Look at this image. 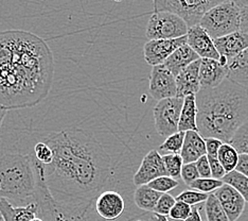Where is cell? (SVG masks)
<instances>
[{"instance_id":"1","label":"cell","mask_w":248,"mask_h":221,"mask_svg":"<svg viewBox=\"0 0 248 221\" xmlns=\"http://www.w3.org/2000/svg\"><path fill=\"white\" fill-rule=\"evenodd\" d=\"M54 61L43 38L22 30L0 32V106L32 107L51 90Z\"/></svg>"},{"instance_id":"2","label":"cell","mask_w":248,"mask_h":221,"mask_svg":"<svg viewBox=\"0 0 248 221\" xmlns=\"http://www.w3.org/2000/svg\"><path fill=\"white\" fill-rule=\"evenodd\" d=\"M45 143L53 151L52 163L45 166L53 194L95 199L111 174V158L103 146L78 128L50 133Z\"/></svg>"},{"instance_id":"3","label":"cell","mask_w":248,"mask_h":221,"mask_svg":"<svg viewBox=\"0 0 248 221\" xmlns=\"http://www.w3.org/2000/svg\"><path fill=\"white\" fill-rule=\"evenodd\" d=\"M197 130L202 137L230 144L234 133L248 120V89L229 79L214 88L196 94Z\"/></svg>"},{"instance_id":"4","label":"cell","mask_w":248,"mask_h":221,"mask_svg":"<svg viewBox=\"0 0 248 221\" xmlns=\"http://www.w3.org/2000/svg\"><path fill=\"white\" fill-rule=\"evenodd\" d=\"M36 173L38 217L44 221H106L95 211V199L53 194L49 188L44 164L32 156Z\"/></svg>"},{"instance_id":"5","label":"cell","mask_w":248,"mask_h":221,"mask_svg":"<svg viewBox=\"0 0 248 221\" xmlns=\"http://www.w3.org/2000/svg\"><path fill=\"white\" fill-rule=\"evenodd\" d=\"M36 173L32 155L8 153L0 158V198L27 205L35 201Z\"/></svg>"},{"instance_id":"6","label":"cell","mask_w":248,"mask_h":221,"mask_svg":"<svg viewBox=\"0 0 248 221\" xmlns=\"http://www.w3.org/2000/svg\"><path fill=\"white\" fill-rule=\"evenodd\" d=\"M199 25L204 28L213 39L240 31L241 9L228 0L208 11Z\"/></svg>"},{"instance_id":"7","label":"cell","mask_w":248,"mask_h":221,"mask_svg":"<svg viewBox=\"0 0 248 221\" xmlns=\"http://www.w3.org/2000/svg\"><path fill=\"white\" fill-rule=\"evenodd\" d=\"M228 0H153L154 12H171L182 17L189 28L200 24L208 11Z\"/></svg>"},{"instance_id":"8","label":"cell","mask_w":248,"mask_h":221,"mask_svg":"<svg viewBox=\"0 0 248 221\" xmlns=\"http://www.w3.org/2000/svg\"><path fill=\"white\" fill-rule=\"evenodd\" d=\"M189 27L182 17L166 11L154 12L151 15L145 35L152 39H174L186 36Z\"/></svg>"},{"instance_id":"9","label":"cell","mask_w":248,"mask_h":221,"mask_svg":"<svg viewBox=\"0 0 248 221\" xmlns=\"http://www.w3.org/2000/svg\"><path fill=\"white\" fill-rule=\"evenodd\" d=\"M184 105V98L173 97L157 102L153 110L156 131L163 137L178 132L179 119Z\"/></svg>"},{"instance_id":"10","label":"cell","mask_w":248,"mask_h":221,"mask_svg":"<svg viewBox=\"0 0 248 221\" xmlns=\"http://www.w3.org/2000/svg\"><path fill=\"white\" fill-rule=\"evenodd\" d=\"M149 92L157 101L177 97L176 77L163 64L154 66L150 76Z\"/></svg>"},{"instance_id":"11","label":"cell","mask_w":248,"mask_h":221,"mask_svg":"<svg viewBox=\"0 0 248 221\" xmlns=\"http://www.w3.org/2000/svg\"><path fill=\"white\" fill-rule=\"evenodd\" d=\"M187 35L174 39H152L146 42L143 47V56L146 63L151 66L165 64L174 51L187 44Z\"/></svg>"},{"instance_id":"12","label":"cell","mask_w":248,"mask_h":221,"mask_svg":"<svg viewBox=\"0 0 248 221\" xmlns=\"http://www.w3.org/2000/svg\"><path fill=\"white\" fill-rule=\"evenodd\" d=\"M162 175H169L163 158L157 150H151L143 157L137 172L134 174L133 182L137 187L148 185L152 181Z\"/></svg>"},{"instance_id":"13","label":"cell","mask_w":248,"mask_h":221,"mask_svg":"<svg viewBox=\"0 0 248 221\" xmlns=\"http://www.w3.org/2000/svg\"><path fill=\"white\" fill-rule=\"evenodd\" d=\"M187 38V44L199 54L201 59H212L217 61L221 59V55L214 45L213 38L200 25L189 28Z\"/></svg>"},{"instance_id":"14","label":"cell","mask_w":248,"mask_h":221,"mask_svg":"<svg viewBox=\"0 0 248 221\" xmlns=\"http://www.w3.org/2000/svg\"><path fill=\"white\" fill-rule=\"evenodd\" d=\"M213 194L221 203L230 221H236L241 217L244 212L246 201L238 190L234 189L232 186L224 183Z\"/></svg>"},{"instance_id":"15","label":"cell","mask_w":248,"mask_h":221,"mask_svg":"<svg viewBox=\"0 0 248 221\" xmlns=\"http://www.w3.org/2000/svg\"><path fill=\"white\" fill-rule=\"evenodd\" d=\"M95 211L106 221L119 218L125 209V202L117 191L107 190L95 198Z\"/></svg>"},{"instance_id":"16","label":"cell","mask_w":248,"mask_h":221,"mask_svg":"<svg viewBox=\"0 0 248 221\" xmlns=\"http://www.w3.org/2000/svg\"><path fill=\"white\" fill-rule=\"evenodd\" d=\"M213 41L219 55L228 62L248 48V34L241 30Z\"/></svg>"},{"instance_id":"17","label":"cell","mask_w":248,"mask_h":221,"mask_svg":"<svg viewBox=\"0 0 248 221\" xmlns=\"http://www.w3.org/2000/svg\"><path fill=\"white\" fill-rule=\"evenodd\" d=\"M228 67L219 60L201 59L200 81L202 88H214L227 79Z\"/></svg>"},{"instance_id":"18","label":"cell","mask_w":248,"mask_h":221,"mask_svg":"<svg viewBox=\"0 0 248 221\" xmlns=\"http://www.w3.org/2000/svg\"><path fill=\"white\" fill-rule=\"evenodd\" d=\"M201 59L193 62L176 77L177 97L185 98L189 95H196L201 90L200 81Z\"/></svg>"},{"instance_id":"19","label":"cell","mask_w":248,"mask_h":221,"mask_svg":"<svg viewBox=\"0 0 248 221\" xmlns=\"http://www.w3.org/2000/svg\"><path fill=\"white\" fill-rule=\"evenodd\" d=\"M0 213L4 221H31L38 216V205L34 201L15 207L8 199L0 198Z\"/></svg>"},{"instance_id":"20","label":"cell","mask_w":248,"mask_h":221,"mask_svg":"<svg viewBox=\"0 0 248 221\" xmlns=\"http://www.w3.org/2000/svg\"><path fill=\"white\" fill-rule=\"evenodd\" d=\"M207 155L205 138L199 131H188L185 135V141L180 156L184 164L195 163L200 157Z\"/></svg>"},{"instance_id":"21","label":"cell","mask_w":248,"mask_h":221,"mask_svg":"<svg viewBox=\"0 0 248 221\" xmlns=\"http://www.w3.org/2000/svg\"><path fill=\"white\" fill-rule=\"evenodd\" d=\"M200 59L201 58L199 54H197L188 44H185L174 51V52L169 56L163 65H165L174 76L177 77L186 67H188L190 64H192L193 62Z\"/></svg>"},{"instance_id":"22","label":"cell","mask_w":248,"mask_h":221,"mask_svg":"<svg viewBox=\"0 0 248 221\" xmlns=\"http://www.w3.org/2000/svg\"><path fill=\"white\" fill-rule=\"evenodd\" d=\"M227 79L248 89V48L228 62Z\"/></svg>"},{"instance_id":"23","label":"cell","mask_w":248,"mask_h":221,"mask_svg":"<svg viewBox=\"0 0 248 221\" xmlns=\"http://www.w3.org/2000/svg\"><path fill=\"white\" fill-rule=\"evenodd\" d=\"M178 131H199L197 130V103L196 95H189L184 98V105L180 114Z\"/></svg>"},{"instance_id":"24","label":"cell","mask_w":248,"mask_h":221,"mask_svg":"<svg viewBox=\"0 0 248 221\" xmlns=\"http://www.w3.org/2000/svg\"><path fill=\"white\" fill-rule=\"evenodd\" d=\"M162 194L151 188L149 185L138 186L134 192L135 204L144 212L152 213L155 211L157 202L160 199Z\"/></svg>"},{"instance_id":"25","label":"cell","mask_w":248,"mask_h":221,"mask_svg":"<svg viewBox=\"0 0 248 221\" xmlns=\"http://www.w3.org/2000/svg\"><path fill=\"white\" fill-rule=\"evenodd\" d=\"M239 156L240 153L235 150L232 145L224 143L218 151L217 160L222 164L224 169L228 173L235 170L239 162Z\"/></svg>"},{"instance_id":"26","label":"cell","mask_w":248,"mask_h":221,"mask_svg":"<svg viewBox=\"0 0 248 221\" xmlns=\"http://www.w3.org/2000/svg\"><path fill=\"white\" fill-rule=\"evenodd\" d=\"M205 212L207 221H230L226 212L224 211L221 203L213 192L209 195L205 202Z\"/></svg>"},{"instance_id":"27","label":"cell","mask_w":248,"mask_h":221,"mask_svg":"<svg viewBox=\"0 0 248 221\" xmlns=\"http://www.w3.org/2000/svg\"><path fill=\"white\" fill-rule=\"evenodd\" d=\"M222 181L225 184L232 186L234 189L238 190L245 199L246 203H248V178L246 175L233 170V171L226 173Z\"/></svg>"},{"instance_id":"28","label":"cell","mask_w":248,"mask_h":221,"mask_svg":"<svg viewBox=\"0 0 248 221\" xmlns=\"http://www.w3.org/2000/svg\"><path fill=\"white\" fill-rule=\"evenodd\" d=\"M163 162L167 169L168 174L173 179L180 178L182 174V169L184 166L183 157L180 154H173V153H168V154L162 155Z\"/></svg>"},{"instance_id":"29","label":"cell","mask_w":248,"mask_h":221,"mask_svg":"<svg viewBox=\"0 0 248 221\" xmlns=\"http://www.w3.org/2000/svg\"><path fill=\"white\" fill-rule=\"evenodd\" d=\"M185 135L186 132L178 131L177 133L169 136L159 147V150L168 153H173V154H180L184 146Z\"/></svg>"},{"instance_id":"30","label":"cell","mask_w":248,"mask_h":221,"mask_svg":"<svg viewBox=\"0 0 248 221\" xmlns=\"http://www.w3.org/2000/svg\"><path fill=\"white\" fill-rule=\"evenodd\" d=\"M230 144L234 147L240 154L242 153L248 154V120L236 130Z\"/></svg>"},{"instance_id":"31","label":"cell","mask_w":248,"mask_h":221,"mask_svg":"<svg viewBox=\"0 0 248 221\" xmlns=\"http://www.w3.org/2000/svg\"><path fill=\"white\" fill-rule=\"evenodd\" d=\"M224 182L222 180H217L214 178H200L191 184L189 187L191 188L201 191V192H205V194H212V192L218 189L219 187L223 186Z\"/></svg>"},{"instance_id":"32","label":"cell","mask_w":248,"mask_h":221,"mask_svg":"<svg viewBox=\"0 0 248 221\" xmlns=\"http://www.w3.org/2000/svg\"><path fill=\"white\" fill-rule=\"evenodd\" d=\"M148 185L160 194H168L170 190L176 188L178 186V181L171 178L170 175H162V177L152 181Z\"/></svg>"},{"instance_id":"33","label":"cell","mask_w":248,"mask_h":221,"mask_svg":"<svg viewBox=\"0 0 248 221\" xmlns=\"http://www.w3.org/2000/svg\"><path fill=\"white\" fill-rule=\"evenodd\" d=\"M210 194H205V192H201L197 190H185L182 194H179L176 198V201H182L189 204L191 206L199 205V204L206 202L208 197Z\"/></svg>"},{"instance_id":"34","label":"cell","mask_w":248,"mask_h":221,"mask_svg":"<svg viewBox=\"0 0 248 221\" xmlns=\"http://www.w3.org/2000/svg\"><path fill=\"white\" fill-rule=\"evenodd\" d=\"M34 154L36 160L44 164L45 166L50 165L53 161V151L45 141H41L35 145Z\"/></svg>"},{"instance_id":"35","label":"cell","mask_w":248,"mask_h":221,"mask_svg":"<svg viewBox=\"0 0 248 221\" xmlns=\"http://www.w3.org/2000/svg\"><path fill=\"white\" fill-rule=\"evenodd\" d=\"M176 203V198H174L172 195L162 194L160 199L157 202V205L155 207V213L162 215V216H169L171 213V209Z\"/></svg>"},{"instance_id":"36","label":"cell","mask_w":248,"mask_h":221,"mask_svg":"<svg viewBox=\"0 0 248 221\" xmlns=\"http://www.w3.org/2000/svg\"><path fill=\"white\" fill-rule=\"evenodd\" d=\"M191 213H192V206L185 202L176 201L175 205L171 209V213L169 215V217L173 220L185 221L186 219L189 218Z\"/></svg>"},{"instance_id":"37","label":"cell","mask_w":248,"mask_h":221,"mask_svg":"<svg viewBox=\"0 0 248 221\" xmlns=\"http://www.w3.org/2000/svg\"><path fill=\"white\" fill-rule=\"evenodd\" d=\"M180 178L183 179L185 184H187L188 186H190L197 179H200L201 175L199 173V170H197L195 163L184 164Z\"/></svg>"},{"instance_id":"38","label":"cell","mask_w":248,"mask_h":221,"mask_svg":"<svg viewBox=\"0 0 248 221\" xmlns=\"http://www.w3.org/2000/svg\"><path fill=\"white\" fill-rule=\"evenodd\" d=\"M206 150H207V156L208 157H217L218 151L221 149L222 145L224 144L221 139L214 138V137H206Z\"/></svg>"},{"instance_id":"39","label":"cell","mask_w":248,"mask_h":221,"mask_svg":"<svg viewBox=\"0 0 248 221\" xmlns=\"http://www.w3.org/2000/svg\"><path fill=\"white\" fill-rule=\"evenodd\" d=\"M195 165L197 167V170H199L201 178H212L209 158H208L207 155L200 157L199 160L195 162Z\"/></svg>"},{"instance_id":"40","label":"cell","mask_w":248,"mask_h":221,"mask_svg":"<svg viewBox=\"0 0 248 221\" xmlns=\"http://www.w3.org/2000/svg\"><path fill=\"white\" fill-rule=\"evenodd\" d=\"M208 158H209L212 178L217 179V180H223V178L226 175L227 172L226 170L224 169L222 164L217 160V157H208Z\"/></svg>"},{"instance_id":"41","label":"cell","mask_w":248,"mask_h":221,"mask_svg":"<svg viewBox=\"0 0 248 221\" xmlns=\"http://www.w3.org/2000/svg\"><path fill=\"white\" fill-rule=\"evenodd\" d=\"M235 170L238 172L246 175L248 178V154H246V153H242V154H240L239 162Z\"/></svg>"},{"instance_id":"42","label":"cell","mask_w":248,"mask_h":221,"mask_svg":"<svg viewBox=\"0 0 248 221\" xmlns=\"http://www.w3.org/2000/svg\"><path fill=\"white\" fill-rule=\"evenodd\" d=\"M240 30L248 34V7L241 9V27Z\"/></svg>"},{"instance_id":"43","label":"cell","mask_w":248,"mask_h":221,"mask_svg":"<svg viewBox=\"0 0 248 221\" xmlns=\"http://www.w3.org/2000/svg\"><path fill=\"white\" fill-rule=\"evenodd\" d=\"M185 221H202L200 214V209L197 207V205L192 206V213H191L189 218L186 219Z\"/></svg>"},{"instance_id":"44","label":"cell","mask_w":248,"mask_h":221,"mask_svg":"<svg viewBox=\"0 0 248 221\" xmlns=\"http://www.w3.org/2000/svg\"><path fill=\"white\" fill-rule=\"evenodd\" d=\"M149 221H169V219L167 218V216H162V215L152 212L149 217Z\"/></svg>"},{"instance_id":"45","label":"cell","mask_w":248,"mask_h":221,"mask_svg":"<svg viewBox=\"0 0 248 221\" xmlns=\"http://www.w3.org/2000/svg\"><path fill=\"white\" fill-rule=\"evenodd\" d=\"M235 5H238L240 9L248 7V0H231Z\"/></svg>"},{"instance_id":"46","label":"cell","mask_w":248,"mask_h":221,"mask_svg":"<svg viewBox=\"0 0 248 221\" xmlns=\"http://www.w3.org/2000/svg\"><path fill=\"white\" fill-rule=\"evenodd\" d=\"M8 114V110L4 109V107L0 106V128L2 126V122L4 120V117Z\"/></svg>"},{"instance_id":"47","label":"cell","mask_w":248,"mask_h":221,"mask_svg":"<svg viewBox=\"0 0 248 221\" xmlns=\"http://www.w3.org/2000/svg\"><path fill=\"white\" fill-rule=\"evenodd\" d=\"M31 221H44V220H43V219H42L41 217H38V216H37L36 218H34V219H32Z\"/></svg>"},{"instance_id":"48","label":"cell","mask_w":248,"mask_h":221,"mask_svg":"<svg viewBox=\"0 0 248 221\" xmlns=\"http://www.w3.org/2000/svg\"><path fill=\"white\" fill-rule=\"evenodd\" d=\"M0 221H4V220H3V217H2V215H1V213H0Z\"/></svg>"},{"instance_id":"49","label":"cell","mask_w":248,"mask_h":221,"mask_svg":"<svg viewBox=\"0 0 248 221\" xmlns=\"http://www.w3.org/2000/svg\"><path fill=\"white\" fill-rule=\"evenodd\" d=\"M116 1H122V0H116Z\"/></svg>"},{"instance_id":"50","label":"cell","mask_w":248,"mask_h":221,"mask_svg":"<svg viewBox=\"0 0 248 221\" xmlns=\"http://www.w3.org/2000/svg\"><path fill=\"white\" fill-rule=\"evenodd\" d=\"M136 221H143V220H136Z\"/></svg>"}]
</instances>
